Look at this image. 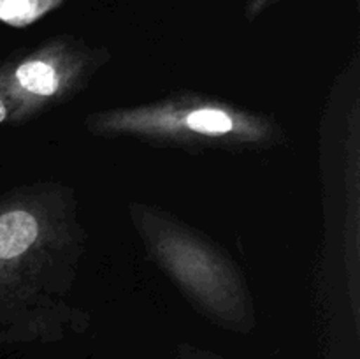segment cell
<instances>
[{
	"mask_svg": "<svg viewBox=\"0 0 360 359\" xmlns=\"http://www.w3.org/2000/svg\"><path fill=\"white\" fill-rule=\"evenodd\" d=\"M39 236V224L25 210L0 215V259L9 260L27 252Z\"/></svg>",
	"mask_w": 360,
	"mask_h": 359,
	"instance_id": "obj_1",
	"label": "cell"
},
{
	"mask_svg": "<svg viewBox=\"0 0 360 359\" xmlns=\"http://www.w3.org/2000/svg\"><path fill=\"white\" fill-rule=\"evenodd\" d=\"M16 83L28 94L53 95L58 88L55 69L44 62H25L16 69Z\"/></svg>",
	"mask_w": 360,
	"mask_h": 359,
	"instance_id": "obj_2",
	"label": "cell"
},
{
	"mask_svg": "<svg viewBox=\"0 0 360 359\" xmlns=\"http://www.w3.org/2000/svg\"><path fill=\"white\" fill-rule=\"evenodd\" d=\"M60 2L62 0H0V21L25 27Z\"/></svg>",
	"mask_w": 360,
	"mask_h": 359,
	"instance_id": "obj_3",
	"label": "cell"
},
{
	"mask_svg": "<svg viewBox=\"0 0 360 359\" xmlns=\"http://www.w3.org/2000/svg\"><path fill=\"white\" fill-rule=\"evenodd\" d=\"M186 125L200 134H227L234 129V120L220 109H197L186 116Z\"/></svg>",
	"mask_w": 360,
	"mask_h": 359,
	"instance_id": "obj_4",
	"label": "cell"
},
{
	"mask_svg": "<svg viewBox=\"0 0 360 359\" xmlns=\"http://www.w3.org/2000/svg\"><path fill=\"white\" fill-rule=\"evenodd\" d=\"M7 118V108H6V102L2 101V97H0V123L4 122V120Z\"/></svg>",
	"mask_w": 360,
	"mask_h": 359,
	"instance_id": "obj_5",
	"label": "cell"
},
{
	"mask_svg": "<svg viewBox=\"0 0 360 359\" xmlns=\"http://www.w3.org/2000/svg\"><path fill=\"white\" fill-rule=\"evenodd\" d=\"M259 2H262V0H259Z\"/></svg>",
	"mask_w": 360,
	"mask_h": 359,
	"instance_id": "obj_6",
	"label": "cell"
}]
</instances>
